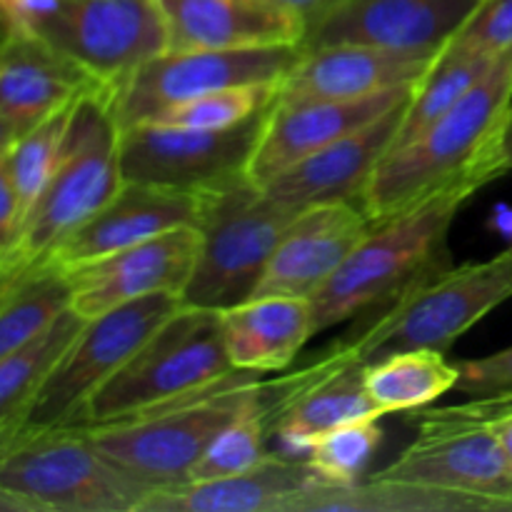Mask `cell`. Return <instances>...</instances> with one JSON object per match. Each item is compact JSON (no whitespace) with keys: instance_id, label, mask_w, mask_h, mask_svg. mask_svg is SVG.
Segmentation results:
<instances>
[{"instance_id":"36","label":"cell","mask_w":512,"mask_h":512,"mask_svg":"<svg viewBox=\"0 0 512 512\" xmlns=\"http://www.w3.org/2000/svg\"><path fill=\"white\" fill-rule=\"evenodd\" d=\"M20 223H23L20 200L15 193L13 175H10L8 150H5V153H0V253L15 240Z\"/></svg>"},{"instance_id":"27","label":"cell","mask_w":512,"mask_h":512,"mask_svg":"<svg viewBox=\"0 0 512 512\" xmlns=\"http://www.w3.org/2000/svg\"><path fill=\"white\" fill-rule=\"evenodd\" d=\"M458 378V363L433 348L400 350L365 365V388L383 415L425 408L458 388Z\"/></svg>"},{"instance_id":"9","label":"cell","mask_w":512,"mask_h":512,"mask_svg":"<svg viewBox=\"0 0 512 512\" xmlns=\"http://www.w3.org/2000/svg\"><path fill=\"white\" fill-rule=\"evenodd\" d=\"M180 308V295L163 293L85 320L83 330L75 335L35 393L20 435L73 425L90 395L108 383L128 363L130 355Z\"/></svg>"},{"instance_id":"28","label":"cell","mask_w":512,"mask_h":512,"mask_svg":"<svg viewBox=\"0 0 512 512\" xmlns=\"http://www.w3.org/2000/svg\"><path fill=\"white\" fill-rule=\"evenodd\" d=\"M498 58L478 53H463V50H440L438 60L428 70L423 80L415 85V93L410 103L405 105L403 120L395 133L393 148L413 143L418 135H423L435 120L443 118L480 78L490 70V65Z\"/></svg>"},{"instance_id":"7","label":"cell","mask_w":512,"mask_h":512,"mask_svg":"<svg viewBox=\"0 0 512 512\" xmlns=\"http://www.w3.org/2000/svg\"><path fill=\"white\" fill-rule=\"evenodd\" d=\"M0 488L38 512H140L158 490L105 458L78 425L20 435L0 453Z\"/></svg>"},{"instance_id":"23","label":"cell","mask_w":512,"mask_h":512,"mask_svg":"<svg viewBox=\"0 0 512 512\" xmlns=\"http://www.w3.org/2000/svg\"><path fill=\"white\" fill-rule=\"evenodd\" d=\"M98 88L90 75L35 35H10L0 48V115L18 135Z\"/></svg>"},{"instance_id":"1","label":"cell","mask_w":512,"mask_h":512,"mask_svg":"<svg viewBox=\"0 0 512 512\" xmlns=\"http://www.w3.org/2000/svg\"><path fill=\"white\" fill-rule=\"evenodd\" d=\"M512 48L423 135L390 150L375 168L360 208L373 225L443 193H468L508 173L503 158L510 123Z\"/></svg>"},{"instance_id":"30","label":"cell","mask_w":512,"mask_h":512,"mask_svg":"<svg viewBox=\"0 0 512 512\" xmlns=\"http://www.w3.org/2000/svg\"><path fill=\"white\" fill-rule=\"evenodd\" d=\"M73 108L75 100L65 105V108H60L58 113L50 115V118H45L35 128H30L28 133L18 135V140L10 145V175H13L23 220L30 213V208L38 203L43 190L48 188L50 178L58 170L60 158H63L65 138H68L70 118H73Z\"/></svg>"},{"instance_id":"29","label":"cell","mask_w":512,"mask_h":512,"mask_svg":"<svg viewBox=\"0 0 512 512\" xmlns=\"http://www.w3.org/2000/svg\"><path fill=\"white\" fill-rule=\"evenodd\" d=\"M70 305L68 280L58 270H38L8 303L0 305V360L50 328Z\"/></svg>"},{"instance_id":"12","label":"cell","mask_w":512,"mask_h":512,"mask_svg":"<svg viewBox=\"0 0 512 512\" xmlns=\"http://www.w3.org/2000/svg\"><path fill=\"white\" fill-rule=\"evenodd\" d=\"M35 38L108 90L168 50L158 0H63Z\"/></svg>"},{"instance_id":"42","label":"cell","mask_w":512,"mask_h":512,"mask_svg":"<svg viewBox=\"0 0 512 512\" xmlns=\"http://www.w3.org/2000/svg\"><path fill=\"white\" fill-rule=\"evenodd\" d=\"M18 140V133L13 130V125L8 123V120L0 115V153H5V150H10V145Z\"/></svg>"},{"instance_id":"25","label":"cell","mask_w":512,"mask_h":512,"mask_svg":"<svg viewBox=\"0 0 512 512\" xmlns=\"http://www.w3.org/2000/svg\"><path fill=\"white\" fill-rule=\"evenodd\" d=\"M218 315L225 350L235 370L260 375L288 368L313 338L308 298L258 295L218 310Z\"/></svg>"},{"instance_id":"18","label":"cell","mask_w":512,"mask_h":512,"mask_svg":"<svg viewBox=\"0 0 512 512\" xmlns=\"http://www.w3.org/2000/svg\"><path fill=\"white\" fill-rule=\"evenodd\" d=\"M383 413L365 388V365L338 348L308 370L293 373L288 393L270 413V428L285 458L308 455L315 435L355 420H378Z\"/></svg>"},{"instance_id":"33","label":"cell","mask_w":512,"mask_h":512,"mask_svg":"<svg viewBox=\"0 0 512 512\" xmlns=\"http://www.w3.org/2000/svg\"><path fill=\"white\" fill-rule=\"evenodd\" d=\"M450 50L498 58L512 48V0H480L458 33L445 45Z\"/></svg>"},{"instance_id":"17","label":"cell","mask_w":512,"mask_h":512,"mask_svg":"<svg viewBox=\"0 0 512 512\" xmlns=\"http://www.w3.org/2000/svg\"><path fill=\"white\" fill-rule=\"evenodd\" d=\"M195 218H198L195 190L123 180L118 193L98 213L90 215L68 238L55 245L43 263V270L65 273L80 268L168 230L195 225Z\"/></svg>"},{"instance_id":"8","label":"cell","mask_w":512,"mask_h":512,"mask_svg":"<svg viewBox=\"0 0 512 512\" xmlns=\"http://www.w3.org/2000/svg\"><path fill=\"white\" fill-rule=\"evenodd\" d=\"M258 373L235 370L215 388L135 418L85 428L95 448L153 488L185 485L213 435L258 393Z\"/></svg>"},{"instance_id":"11","label":"cell","mask_w":512,"mask_h":512,"mask_svg":"<svg viewBox=\"0 0 512 512\" xmlns=\"http://www.w3.org/2000/svg\"><path fill=\"white\" fill-rule=\"evenodd\" d=\"M375 478L478 495L512 512V465L498 438L468 405L420 415V435Z\"/></svg>"},{"instance_id":"13","label":"cell","mask_w":512,"mask_h":512,"mask_svg":"<svg viewBox=\"0 0 512 512\" xmlns=\"http://www.w3.org/2000/svg\"><path fill=\"white\" fill-rule=\"evenodd\" d=\"M265 110L228 130L138 123L120 130V175L128 183L200 190L248 173Z\"/></svg>"},{"instance_id":"16","label":"cell","mask_w":512,"mask_h":512,"mask_svg":"<svg viewBox=\"0 0 512 512\" xmlns=\"http://www.w3.org/2000/svg\"><path fill=\"white\" fill-rule=\"evenodd\" d=\"M420 83V80H418ZM385 90L370 98L353 100H273L265 110L263 128L248 163V178L265 185L300 163L308 155L318 153L325 145L335 143L343 135L373 123L388 110L408 103L415 85Z\"/></svg>"},{"instance_id":"35","label":"cell","mask_w":512,"mask_h":512,"mask_svg":"<svg viewBox=\"0 0 512 512\" xmlns=\"http://www.w3.org/2000/svg\"><path fill=\"white\" fill-rule=\"evenodd\" d=\"M63 0H0V20L10 35H38Z\"/></svg>"},{"instance_id":"44","label":"cell","mask_w":512,"mask_h":512,"mask_svg":"<svg viewBox=\"0 0 512 512\" xmlns=\"http://www.w3.org/2000/svg\"><path fill=\"white\" fill-rule=\"evenodd\" d=\"M8 38H10L8 28H5V25H3V20H0V48H3V45H5V40H8Z\"/></svg>"},{"instance_id":"26","label":"cell","mask_w":512,"mask_h":512,"mask_svg":"<svg viewBox=\"0 0 512 512\" xmlns=\"http://www.w3.org/2000/svg\"><path fill=\"white\" fill-rule=\"evenodd\" d=\"M83 325L85 320L68 308L45 333L0 360V453L18 440L35 393Z\"/></svg>"},{"instance_id":"4","label":"cell","mask_w":512,"mask_h":512,"mask_svg":"<svg viewBox=\"0 0 512 512\" xmlns=\"http://www.w3.org/2000/svg\"><path fill=\"white\" fill-rule=\"evenodd\" d=\"M468 200V193L435 195L398 218L373 225L333 278L310 298L313 335L395 300L440 270L448 230Z\"/></svg>"},{"instance_id":"37","label":"cell","mask_w":512,"mask_h":512,"mask_svg":"<svg viewBox=\"0 0 512 512\" xmlns=\"http://www.w3.org/2000/svg\"><path fill=\"white\" fill-rule=\"evenodd\" d=\"M468 408L488 423V428L495 433L500 448L505 450L512 465V400L478 398L468 403Z\"/></svg>"},{"instance_id":"19","label":"cell","mask_w":512,"mask_h":512,"mask_svg":"<svg viewBox=\"0 0 512 512\" xmlns=\"http://www.w3.org/2000/svg\"><path fill=\"white\" fill-rule=\"evenodd\" d=\"M373 223L355 200L305 208L275 248L253 298H313L348 260Z\"/></svg>"},{"instance_id":"38","label":"cell","mask_w":512,"mask_h":512,"mask_svg":"<svg viewBox=\"0 0 512 512\" xmlns=\"http://www.w3.org/2000/svg\"><path fill=\"white\" fill-rule=\"evenodd\" d=\"M275 3L280 5H288V8H293L295 13L303 15L305 20H308V28L315 23V20L323 18L328 10H333L335 5L343 3V0H275Z\"/></svg>"},{"instance_id":"45","label":"cell","mask_w":512,"mask_h":512,"mask_svg":"<svg viewBox=\"0 0 512 512\" xmlns=\"http://www.w3.org/2000/svg\"><path fill=\"white\" fill-rule=\"evenodd\" d=\"M510 110H512V98H510Z\"/></svg>"},{"instance_id":"5","label":"cell","mask_w":512,"mask_h":512,"mask_svg":"<svg viewBox=\"0 0 512 512\" xmlns=\"http://www.w3.org/2000/svg\"><path fill=\"white\" fill-rule=\"evenodd\" d=\"M235 373L218 310L183 308L170 315L128 363L100 385L73 425L118 423L205 393Z\"/></svg>"},{"instance_id":"32","label":"cell","mask_w":512,"mask_h":512,"mask_svg":"<svg viewBox=\"0 0 512 512\" xmlns=\"http://www.w3.org/2000/svg\"><path fill=\"white\" fill-rule=\"evenodd\" d=\"M383 430L378 420H355L315 435L305 463L323 480L338 485L358 483L378 450Z\"/></svg>"},{"instance_id":"20","label":"cell","mask_w":512,"mask_h":512,"mask_svg":"<svg viewBox=\"0 0 512 512\" xmlns=\"http://www.w3.org/2000/svg\"><path fill=\"white\" fill-rule=\"evenodd\" d=\"M440 53H400L373 45L303 48L278 83V100H353L413 85Z\"/></svg>"},{"instance_id":"6","label":"cell","mask_w":512,"mask_h":512,"mask_svg":"<svg viewBox=\"0 0 512 512\" xmlns=\"http://www.w3.org/2000/svg\"><path fill=\"white\" fill-rule=\"evenodd\" d=\"M512 298V245L483 263H465L418 280L360 335L335 343L345 358L370 365L400 350L445 353L490 310Z\"/></svg>"},{"instance_id":"41","label":"cell","mask_w":512,"mask_h":512,"mask_svg":"<svg viewBox=\"0 0 512 512\" xmlns=\"http://www.w3.org/2000/svg\"><path fill=\"white\" fill-rule=\"evenodd\" d=\"M0 512H38L30 503H25L18 495L8 493V490L0 488Z\"/></svg>"},{"instance_id":"22","label":"cell","mask_w":512,"mask_h":512,"mask_svg":"<svg viewBox=\"0 0 512 512\" xmlns=\"http://www.w3.org/2000/svg\"><path fill=\"white\" fill-rule=\"evenodd\" d=\"M168 50L303 45L308 20L275 0H158Z\"/></svg>"},{"instance_id":"40","label":"cell","mask_w":512,"mask_h":512,"mask_svg":"<svg viewBox=\"0 0 512 512\" xmlns=\"http://www.w3.org/2000/svg\"><path fill=\"white\" fill-rule=\"evenodd\" d=\"M488 228L493 233L503 235L505 240L512 245V205H495L493 213L488 218Z\"/></svg>"},{"instance_id":"39","label":"cell","mask_w":512,"mask_h":512,"mask_svg":"<svg viewBox=\"0 0 512 512\" xmlns=\"http://www.w3.org/2000/svg\"><path fill=\"white\" fill-rule=\"evenodd\" d=\"M35 275V273H33ZM33 275H23V273H15V270H8L5 265H0V305L8 303L25 283H28Z\"/></svg>"},{"instance_id":"2","label":"cell","mask_w":512,"mask_h":512,"mask_svg":"<svg viewBox=\"0 0 512 512\" xmlns=\"http://www.w3.org/2000/svg\"><path fill=\"white\" fill-rule=\"evenodd\" d=\"M120 185V125L110 90L98 85L75 100L58 170L0 253V265L23 275L43 270L55 245L98 213Z\"/></svg>"},{"instance_id":"31","label":"cell","mask_w":512,"mask_h":512,"mask_svg":"<svg viewBox=\"0 0 512 512\" xmlns=\"http://www.w3.org/2000/svg\"><path fill=\"white\" fill-rule=\"evenodd\" d=\"M278 95V83H250L215 90L200 98L165 108L148 123L178 125L193 130H228L268 110Z\"/></svg>"},{"instance_id":"14","label":"cell","mask_w":512,"mask_h":512,"mask_svg":"<svg viewBox=\"0 0 512 512\" xmlns=\"http://www.w3.org/2000/svg\"><path fill=\"white\" fill-rule=\"evenodd\" d=\"M198 250V228L183 225L108 258L65 270L63 278L70 288L68 308L83 320H93L150 295L168 293L183 298Z\"/></svg>"},{"instance_id":"10","label":"cell","mask_w":512,"mask_h":512,"mask_svg":"<svg viewBox=\"0 0 512 512\" xmlns=\"http://www.w3.org/2000/svg\"><path fill=\"white\" fill-rule=\"evenodd\" d=\"M303 45L240 50H165L110 90L120 130L148 123L165 108L250 83H280Z\"/></svg>"},{"instance_id":"43","label":"cell","mask_w":512,"mask_h":512,"mask_svg":"<svg viewBox=\"0 0 512 512\" xmlns=\"http://www.w3.org/2000/svg\"><path fill=\"white\" fill-rule=\"evenodd\" d=\"M503 158H505V168L508 173L512 170V115H510V123L505 128V138H503Z\"/></svg>"},{"instance_id":"15","label":"cell","mask_w":512,"mask_h":512,"mask_svg":"<svg viewBox=\"0 0 512 512\" xmlns=\"http://www.w3.org/2000/svg\"><path fill=\"white\" fill-rule=\"evenodd\" d=\"M480 0H343L308 28L303 48L373 45L440 53Z\"/></svg>"},{"instance_id":"3","label":"cell","mask_w":512,"mask_h":512,"mask_svg":"<svg viewBox=\"0 0 512 512\" xmlns=\"http://www.w3.org/2000/svg\"><path fill=\"white\" fill-rule=\"evenodd\" d=\"M195 195L200 250L183 305L233 308L253 298L275 248L305 208L270 198L248 173L195 190Z\"/></svg>"},{"instance_id":"24","label":"cell","mask_w":512,"mask_h":512,"mask_svg":"<svg viewBox=\"0 0 512 512\" xmlns=\"http://www.w3.org/2000/svg\"><path fill=\"white\" fill-rule=\"evenodd\" d=\"M315 478L305 460L268 453L243 473L155 490L140 512H283Z\"/></svg>"},{"instance_id":"34","label":"cell","mask_w":512,"mask_h":512,"mask_svg":"<svg viewBox=\"0 0 512 512\" xmlns=\"http://www.w3.org/2000/svg\"><path fill=\"white\" fill-rule=\"evenodd\" d=\"M458 390L475 398L512 400V348L475 360H460Z\"/></svg>"},{"instance_id":"21","label":"cell","mask_w":512,"mask_h":512,"mask_svg":"<svg viewBox=\"0 0 512 512\" xmlns=\"http://www.w3.org/2000/svg\"><path fill=\"white\" fill-rule=\"evenodd\" d=\"M408 103L388 110L373 123L343 135L335 143L320 148L318 153L290 165L288 170L275 175L260 188L270 198L295 205V208H313V205L343 203V200L358 203L380 160L393 148L395 133H398Z\"/></svg>"}]
</instances>
